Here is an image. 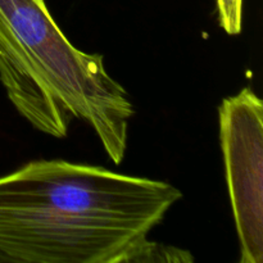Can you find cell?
I'll return each mask as SVG.
<instances>
[{"mask_svg":"<svg viewBox=\"0 0 263 263\" xmlns=\"http://www.w3.org/2000/svg\"><path fill=\"white\" fill-rule=\"evenodd\" d=\"M220 26L229 35L241 32L243 23V0H216Z\"/></svg>","mask_w":263,"mask_h":263,"instance_id":"obj_5","label":"cell"},{"mask_svg":"<svg viewBox=\"0 0 263 263\" xmlns=\"http://www.w3.org/2000/svg\"><path fill=\"white\" fill-rule=\"evenodd\" d=\"M194 261L192 253L184 249L172 246L149 241L148 238L141 243L136 244L133 249L125 254L121 263H153V262H172L189 263Z\"/></svg>","mask_w":263,"mask_h":263,"instance_id":"obj_4","label":"cell"},{"mask_svg":"<svg viewBox=\"0 0 263 263\" xmlns=\"http://www.w3.org/2000/svg\"><path fill=\"white\" fill-rule=\"evenodd\" d=\"M226 184L240 263L263 262V103L244 87L218 109Z\"/></svg>","mask_w":263,"mask_h":263,"instance_id":"obj_3","label":"cell"},{"mask_svg":"<svg viewBox=\"0 0 263 263\" xmlns=\"http://www.w3.org/2000/svg\"><path fill=\"white\" fill-rule=\"evenodd\" d=\"M182 198L174 185L63 159L0 176V254L18 263H121Z\"/></svg>","mask_w":263,"mask_h":263,"instance_id":"obj_1","label":"cell"},{"mask_svg":"<svg viewBox=\"0 0 263 263\" xmlns=\"http://www.w3.org/2000/svg\"><path fill=\"white\" fill-rule=\"evenodd\" d=\"M0 81L33 128L63 139L81 120L113 163L123 161L135 113L127 91L102 55L72 45L45 0H0Z\"/></svg>","mask_w":263,"mask_h":263,"instance_id":"obj_2","label":"cell"},{"mask_svg":"<svg viewBox=\"0 0 263 263\" xmlns=\"http://www.w3.org/2000/svg\"><path fill=\"white\" fill-rule=\"evenodd\" d=\"M0 262H8L7 258L4 256H2V254H0Z\"/></svg>","mask_w":263,"mask_h":263,"instance_id":"obj_6","label":"cell"}]
</instances>
